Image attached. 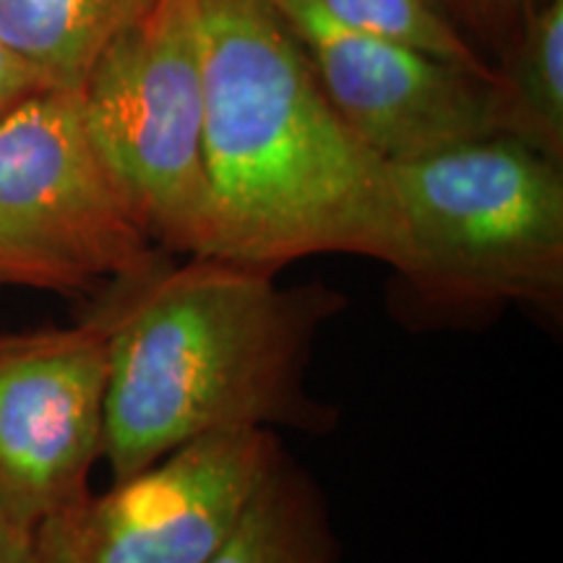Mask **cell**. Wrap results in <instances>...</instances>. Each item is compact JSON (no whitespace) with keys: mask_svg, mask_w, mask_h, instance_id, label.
Masks as SVG:
<instances>
[{"mask_svg":"<svg viewBox=\"0 0 563 563\" xmlns=\"http://www.w3.org/2000/svg\"><path fill=\"white\" fill-rule=\"evenodd\" d=\"M407 232L399 279L418 306L470 319L563 298V165L485 136L389 162Z\"/></svg>","mask_w":563,"mask_h":563,"instance_id":"3","label":"cell"},{"mask_svg":"<svg viewBox=\"0 0 563 563\" xmlns=\"http://www.w3.org/2000/svg\"><path fill=\"white\" fill-rule=\"evenodd\" d=\"M336 559L340 545L321 490L300 464L282 452L207 563H336Z\"/></svg>","mask_w":563,"mask_h":563,"instance_id":"11","label":"cell"},{"mask_svg":"<svg viewBox=\"0 0 563 563\" xmlns=\"http://www.w3.org/2000/svg\"><path fill=\"white\" fill-rule=\"evenodd\" d=\"M104 397L108 340L95 321L0 334V509L21 530L91 493Z\"/></svg>","mask_w":563,"mask_h":563,"instance_id":"8","label":"cell"},{"mask_svg":"<svg viewBox=\"0 0 563 563\" xmlns=\"http://www.w3.org/2000/svg\"><path fill=\"white\" fill-rule=\"evenodd\" d=\"M87 129L165 253L211 256L199 0H154L81 87Z\"/></svg>","mask_w":563,"mask_h":563,"instance_id":"4","label":"cell"},{"mask_svg":"<svg viewBox=\"0 0 563 563\" xmlns=\"http://www.w3.org/2000/svg\"><path fill=\"white\" fill-rule=\"evenodd\" d=\"M501 133L563 165V0H540L498 53Z\"/></svg>","mask_w":563,"mask_h":563,"instance_id":"10","label":"cell"},{"mask_svg":"<svg viewBox=\"0 0 563 563\" xmlns=\"http://www.w3.org/2000/svg\"><path fill=\"white\" fill-rule=\"evenodd\" d=\"M211 256L279 272L323 253L399 272L389 162L336 115L269 0H199Z\"/></svg>","mask_w":563,"mask_h":563,"instance_id":"2","label":"cell"},{"mask_svg":"<svg viewBox=\"0 0 563 563\" xmlns=\"http://www.w3.org/2000/svg\"><path fill=\"white\" fill-rule=\"evenodd\" d=\"M154 0H0V42L42 89L81 91L118 34Z\"/></svg>","mask_w":563,"mask_h":563,"instance_id":"9","label":"cell"},{"mask_svg":"<svg viewBox=\"0 0 563 563\" xmlns=\"http://www.w3.org/2000/svg\"><path fill=\"white\" fill-rule=\"evenodd\" d=\"M37 89L40 81L0 42V118Z\"/></svg>","mask_w":563,"mask_h":563,"instance_id":"14","label":"cell"},{"mask_svg":"<svg viewBox=\"0 0 563 563\" xmlns=\"http://www.w3.org/2000/svg\"><path fill=\"white\" fill-rule=\"evenodd\" d=\"M282 454L264 428L183 443L32 532V563H207Z\"/></svg>","mask_w":563,"mask_h":563,"instance_id":"6","label":"cell"},{"mask_svg":"<svg viewBox=\"0 0 563 563\" xmlns=\"http://www.w3.org/2000/svg\"><path fill=\"white\" fill-rule=\"evenodd\" d=\"M350 131L386 162L501 133L496 76L352 30L319 0H269Z\"/></svg>","mask_w":563,"mask_h":563,"instance_id":"7","label":"cell"},{"mask_svg":"<svg viewBox=\"0 0 563 563\" xmlns=\"http://www.w3.org/2000/svg\"><path fill=\"white\" fill-rule=\"evenodd\" d=\"M274 274L220 256H165L100 287L84 319L108 340L102 456L115 481L217 431L332 428L306 373L344 295L279 287Z\"/></svg>","mask_w":563,"mask_h":563,"instance_id":"1","label":"cell"},{"mask_svg":"<svg viewBox=\"0 0 563 563\" xmlns=\"http://www.w3.org/2000/svg\"><path fill=\"white\" fill-rule=\"evenodd\" d=\"M0 563H32V534L0 509Z\"/></svg>","mask_w":563,"mask_h":563,"instance_id":"15","label":"cell"},{"mask_svg":"<svg viewBox=\"0 0 563 563\" xmlns=\"http://www.w3.org/2000/svg\"><path fill=\"white\" fill-rule=\"evenodd\" d=\"M319 3L352 30L397 40L475 74L496 76L488 55L467 37L446 0H319Z\"/></svg>","mask_w":563,"mask_h":563,"instance_id":"12","label":"cell"},{"mask_svg":"<svg viewBox=\"0 0 563 563\" xmlns=\"http://www.w3.org/2000/svg\"><path fill=\"white\" fill-rule=\"evenodd\" d=\"M540 0H446L454 19L481 51L501 53L525 13Z\"/></svg>","mask_w":563,"mask_h":563,"instance_id":"13","label":"cell"},{"mask_svg":"<svg viewBox=\"0 0 563 563\" xmlns=\"http://www.w3.org/2000/svg\"><path fill=\"white\" fill-rule=\"evenodd\" d=\"M165 256L97 150L79 91L37 89L0 118V285L84 292Z\"/></svg>","mask_w":563,"mask_h":563,"instance_id":"5","label":"cell"}]
</instances>
